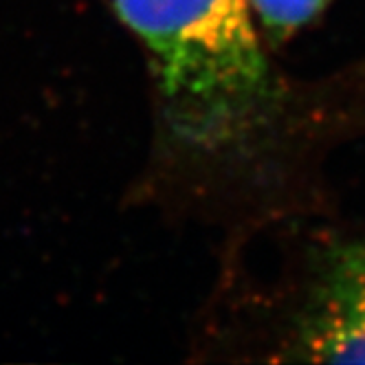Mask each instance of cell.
Returning <instances> with one entry per match:
<instances>
[{
    "label": "cell",
    "instance_id": "1",
    "mask_svg": "<svg viewBox=\"0 0 365 365\" xmlns=\"http://www.w3.org/2000/svg\"><path fill=\"white\" fill-rule=\"evenodd\" d=\"M152 58L170 133L190 148L251 139L277 88L247 0H115Z\"/></svg>",
    "mask_w": 365,
    "mask_h": 365
},
{
    "label": "cell",
    "instance_id": "2",
    "mask_svg": "<svg viewBox=\"0 0 365 365\" xmlns=\"http://www.w3.org/2000/svg\"><path fill=\"white\" fill-rule=\"evenodd\" d=\"M293 356L365 363V238L332 249L299 310Z\"/></svg>",
    "mask_w": 365,
    "mask_h": 365
},
{
    "label": "cell",
    "instance_id": "3",
    "mask_svg": "<svg viewBox=\"0 0 365 365\" xmlns=\"http://www.w3.org/2000/svg\"><path fill=\"white\" fill-rule=\"evenodd\" d=\"M255 22L271 36H289L315 18L328 0H247Z\"/></svg>",
    "mask_w": 365,
    "mask_h": 365
}]
</instances>
